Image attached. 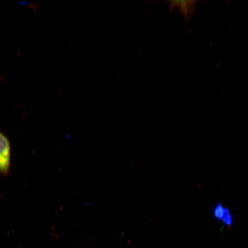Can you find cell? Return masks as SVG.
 <instances>
[{"label":"cell","mask_w":248,"mask_h":248,"mask_svg":"<svg viewBox=\"0 0 248 248\" xmlns=\"http://www.w3.org/2000/svg\"><path fill=\"white\" fill-rule=\"evenodd\" d=\"M12 148L10 140L0 131V175L6 177L10 173Z\"/></svg>","instance_id":"cell-1"},{"label":"cell","mask_w":248,"mask_h":248,"mask_svg":"<svg viewBox=\"0 0 248 248\" xmlns=\"http://www.w3.org/2000/svg\"><path fill=\"white\" fill-rule=\"evenodd\" d=\"M197 1H170L169 6L170 11L176 8H179L181 13L186 19H190L193 16Z\"/></svg>","instance_id":"cell-2"},{"label":"cell","mask_w":248,"mask_h":248,"mask_svg":"<svg viewBox=\"0 0 248 248\" xmlns=\"http://www.w3.org/2000/svg\"><path fill=\"white\" fill-rule=\"evenodd\" d=\"M213 215L217 221L221 222L226 226L230 227L233 224V218L230 209L225 207L221 202L217 203L213 209Z\"/></svg>","instance_id":"cell-3"}]
</instances>
